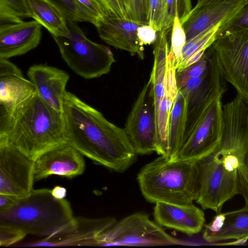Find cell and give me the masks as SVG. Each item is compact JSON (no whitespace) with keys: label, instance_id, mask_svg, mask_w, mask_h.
Wrapping results in <instances>:
<instances>
[{"label":"cell","instance_id":"obj_32","mask_svg":"<svg viewBox=\"0 0 248 248\" xmlns=\"http://www.w3.org/2000/svg\"><path fill=\"white\" fill-rule=\"evenodd\" d=\"M58 8L66 20L74 22H88L91 20L85 14L74 0H46Z\"/></svg>","mask_w":248,"mask_h":248},{"label":"cell","instance_id":"obj_35","mask_svg":"<svg viewBox=\"0 0 248 248\" xmlns=\"http://www.w3.org/2000/svg\"><path fill=\"white\" fill-rule=\"evenodd\" d=\"M128 19L148 24L142 0H120Z\"/></svg>","mask_w":248,"mask_h":248},{"label":"cell","instance_id":"obj_34","mask_svg":"<svg viewBox=\"0 0 248 248\" xmlns=\"http://www.w3.org/2000/svg\"><path fill=\"white\" fill-rule=\"evenodd\" d=\"M96 27L99 22L108 15L95 0H74Z\"/></svg>","mask_w":248,"mask_h":248},{"label":"cell","instance_id":"obj_26","mask_svg":"<svg viewBox=\"0 0 248 248\" xmlns=\"http://www.w3.org/2000/svg\"><path fill=\"white\" fill-rule=\"evenodd\" d=\"M210 70L203 76L190 79L178 90L183 94L186 100L187 113L205 99L209 90Z\"/></svg>","mask_w":248,"mask_h":248},{"label":"cell","instance_id":"obj_13","mask_svg":"<svg viewBox=\"0 0 248 248\" xmlns=\"http://www.w3.org/2000/svg\"><path fill=\"white\" fill-rule=\"evenodd\" d=\"M34 161L35 181L52 175L72 178L82 174L85 169L83 155L66 142L45 151Z\"/></svg>","mask_w":248,"mask_h":248},{"label":"cell","instance_id":"obj_12","mask_svg":"<svg viewBox=\"0 0 248 248\" xmlns=\"http://www.w3.org/2000/svg\"><path fill=\"white\" fill-rule=\"evenodd\" d=\"M117 220L114 217H74L73 221L52 235L18 247L95 246L96 239Z\"/></svg>","mask_w":248,"mask_h":248},{"label":"cell","instance_id":"obj_11","mask_svg":"<svg viewBox=\"0 0 248 248\" xmlns=\"http://www.w3.org/2000/svg\"><path fill=\"white\" fill-rule=\"evenodd\" d=\"M34 161L9 144L0 145V194L22 198L33 190Z\"/></svg>","mask_w":248,"mask_h":248},{"label":"cell","instance_id":"obj_24","mask_svg":"<svg viewBox=\"0 0 248 248\" xmlns=\"http://www.w3.org/2000/svg\"><path fill=\"white\" fill-rule=\"evenodd\" d=\"M32 18L45 27L52 36L69 34L67 20L62 12L46 0H26Z\"/></svg>","mask_w":248,"mask_h":248},{"label":"cell","instance_id":"obj_19","mask_svg":"<svg viewBox=\"0 0 248 248\" xmlns=\"http://www.w3.org/2000/svg\"><path fill=\"white\" fill-rule=\"evenodd\" d=\"M27 75L39 96L55 109L62 112L69 74L62 70L45 64H34Z\"/></svg>","mask_w":248,"mask_h":248},{"label":"cell","instance_id":"obj_4","mask_svg":"<svg viewBox=\"0 0 248 248\" xmlns=\"http://www.w3.org/2000/svg\"><path fill=\"white\" fill-rule=\"evenodd\" d=\"M137 178L142 195L152 203L188 204L199 196L200 182L194 161L170 160L160 155L144 166Z\"/></svg>","mask_w":248,"mask_h":248},{"label":"cell","instance_id":"obj_20","mask_svg":"<svg viewBox=\"0 0 248 248\" xmlns=\"http://www.w3.org/2000/svg\"><path fill=\"white\" fill-rule=\"evenodd\" d=\"M203 238L208 242L248 239V205L238 210L218 213L204 225Z\"/></svg>","mask_w":248,"mask_h":248},{"label":"cell","instance_id":"obj_28","mask_svg":"<svg viewBox=\"0 0 248 248\" xmlns=\"http://www.w3.org/2000/svg\"><path fill=\"white\" fill-rule=\"evenodd\" d=\"M207 50L198 61L180 71H176V81L178 90L190 79L201 77L208 72L211 65V56L209 50Z\"/></svg>","mask_w":248,"mask_h":248},{"label":"cell","instance_id":"obj_18","mask_svg":"<svg viewBox=\"0 0 248 248\" xmlns=\"http://www.w3.org/2000/svg\"><path fill=\"white\" fill-rule=\"evenodd\" d=\"M42 25L35 20L0 26V58L23 55L36 48L42 36Z\"/></svg>","mask_w":248,"mask_h":248},{"label":"cell","instance_id":"obj_23","mask_svg":"<svg viewBox=\"0 0 248 248\" xmlns=\"http://www.w3.org/2000/svg\"><path fill=\"white\" fill-rule=\"evenodd\" d=\"M169 30L163 29L157 31L154 43V61L150 77L153 83L156 120L159 104L165 93L167 59L170 52L167 39Z\"/></svg>","mask_w":248,"mask_h":248},{"label":"cell","instance_id":"obj_10","mask_svg":"<svg viewBox=\"0 0 248 248\" xmlns=\"http://www.w3.org/2000/svg\"><path fill=\"white\" fill-rule=\"evenodd\" d=\"M124 129L137 155L157 152V122L153 83L151 77L135 102Z\"/></svg>","mask_w":248,"mask_h":248},{"label":"cell","instance_id":"obj_17","mask_svg":"<svg viewBox=\"0 0 248 248\" xmlns=\"http://www.w3.org/2000/svg\"><path fill=\"white\" fill-rule=\"evenodd\" d=\"M141 25L128 18L108 15L99 22L96 28L99 37L107 44L143 59V45L137 36L138 29Z\"/></svg>","mask_w":248,"mask_h":248},{"label":"cell","instance_id":"obj_2","mask_svg":"<svg viewBox=\"0 0 248 248\" xmlns=\"http://www.w3.org/2000/svg\"><path fill=\"white\" fill-rule=\"evenodd\" d=\"M64 142L63 112L47 104L37 92L10 115L0 117V145H11L32 160Z\"/></svg>","mask_w":248,"mask_h":248},{"label":"cell","instance_id":"obj_3","mask_svg":"<svg viewBox=\"0 0 248 248\" xmlns=\"http://www.w3.org/2000/svg\"><path fill=\"white\" fill-rule=\"evenodd\" d=\"M223 79L217 63H212L208 94L187 113L185 141L175 159L197 162L219 145L223 128L222 99L227 91Z\"/></svg>","mask_w":248,"mask_h":248},{"label":"cell","instance_id":"obj_27","mask_svg":"<svg viewBox=\"0 0 248 248\" xmlns=\"http://www.w3.org/2000/svg\"><path fill=\"white\" fill-rule=\"evenodd\" d=\"M32 17L26 0H0V24L22 22Z\"/></svg>","mask_w":248,"mask_h":248},{"label":"cell","instance_id":"obj_40","mask_svg":"<svg viewBox=\"0 0 248 248\" xmlns=\"http://www.w3.org/2000/svg\"><path fill=\"white\" fill-rule=\"evenodd\" d=\"M51 191L52 195L58 199H64L66 196L67 191L66 188L61 186H57Z\"/></svg>","mask_w":248,"mask_h":248},{"label":"cell","instance_id":"obj_8","mask_svg":"<svg viewBox=\"0 0 248 248\" xmlns=\"http://www.w3.org/2000/svg\"><path fill=\"white\" fill-rule=\"evenodd\" d=\"M209 48L223 79L248 105V32L221 34Z\"/></svg>","mask_w":248,"mask_h":248},{"label":"cell","instance_id":"obj_1","mask_svg":"<svg viewBox=\"0 0 248 248\" xmlns=\"http://www.w3.org/2000/svg\"><path fill=\"white\" fill-rule=\"evenodd\" d=\"M62 112L65 141L82 155L120 173L135 162L137 154L124 129L75 94L66 91Z\"/></svg>","mask_w":248,"mask_h":248},{"label":"cell","instance_id":"obj_15","mask_svg":"<svg viewBox=\"0 0 248 248\" xmlns=\"http://www.w3.org/2000/svg\"><path fill=\"white\" fill-rule=\"evenodd\" d=\"M36 93L30 79L8 59L0 58V117L10 115Z\"/></svg>","mask_w":248,"mask_h":248},{"label":"cell","instance_id":"obj_37","mask_svg":"<svg viewBox=\"0 0 248 248\" xmlns=\"http://www.w3.org/2000/svg\"><path fill=\"white\" fill-rule=\"evenodd\" d=\"M108 15L128 18L120 0H95Z\"/></svg>","mask_w":248,"mask_h":248},{"label":"cell","instance_id":"obj_39","mask_svg":"<svg viewBox=\"0 0 248 248\" xmlns=\"http://www.w3.org/2000/svg\"><path fill=\"white\" fill-rule=\"evenodd\" d=\"M19 199L13 196L0 194V212H4L13 207Z\"/></svg>","mask_w":248,"mask_h":248},{"label":"cell","instance_id":"obj_6","mask_svg":"<svg viewBox=\"0 0 248 248\" xmlns=\"http://www.w3.org/2000/svg\"><path fill=\"white\" fill-rule=\"evenodd\" d=\"M67 36H52L70 68L85 79L108 74L115 62L109 47L91 41L76 22L67 20Z\"/></svg>","mask_w":248,"mask_h":248},{"label":"cell","instance_id":"obj_30","mask_svg":"<svg viewBox=\"0 0 248 248\" xmlns=\"http://www.w3.org/2000/svg\"><path fill=\"white\" fill-rule=\"evenodd\" d=\"M240 31L248 32V2L233 17L220 25L216 38L221 34Z\"/></svg>","mask_w":248,"mask_h":248},{"label":"cell","instance_id":"obj_21","mask_svg":"<svg viewBox=\"0 0 248 248\" xmlns=\"http://www.w3.org/2000/svg\"><path fill=\"white\" fill-rule=\"evenodd\" d=\"M176 70L173 57L169 52L167 59L165 93L159 104L156 120L158 138L156 153L162 156L165 155L167 149L170 114L178 92L175 77Z\"/></svg>","mask_w":248,"mask_h":248},{"label":"cell","instance_id":"obj_38","mask_svg":"<svg viewBox=\"0 0 248 248\" xmlns=\"http://www.w3.org/2000/svg\"><path fill=\"white\" fill-rule=\"evenodd\" d=\"M138 37L143 45L154 44L157 38V31L148 24H142L137 31Z\"/></svg>","mask_w":248,"mask_h":248},{"label":"cell","instance_id":"obj_5","mask_svg":"<svg viewBox=\"0 0 248 248\" xmlns=\"http://www.w3.org/2000/svg\"><path fill=\"white\" fill-rule=\"evenodd\" d=\"M74 217L67 200L58 199L50 189L42 188L33 189L13 207L0 212V225L45 238L67 225Z\"/></svg>","mask_w":248,"mask_h":248},{"label":"cell","instance_id":"obj_29","mask_svg":"<svg viewBox=\"0 0 248 248\" xmlns=\"http://www.w3.org/2000/svg\"><path fill=\"white\" fill-rule=\"evenodd\" d=\"M192 9L191 0H166V13L163 29H170L175 17L181 21Z\"/></svg>","mask_w":248,"mask_h":248},{"label":"cell","instance_id":"obj_16","mask_svg":"<svg viewBox=\"0 0 248 248\" xmlns=\"http://www.w3.org/2000/svg\"><path fill=\"white\" fill-rule=\"evenodd\" d=\"M153 215L155 222L160 226L173 229L189 236L199 233L205 221L203 211L192 203L177 204L157 202Z\"/></svg>","mask_w":248,"mask_h":248},{"label":"cell","instance_id":"obj_36","mask_svg":"<svg viewBox=\"0 0 248 248\" xmlns=\"http://www.w3.org/2000/svg\"><path fill=\"white\" fill-rule=\"evenodd\" d=\"M27 234L17 228L0 225V246L9 247L24 239Z\"/></svg>","mask_w":248,"mask_h":248},{"label":"cell","instance_id":"obj_7","mask_svg":"<svg viewBox=\"0 0 248 248\" xmlns=\"http://www.w3.org/2000/svg\"><path fill=\"white\" fill-rule=\"evenodd\" d=\"M144 212L132 214L101 233L95 246H162L182 245Z\"/></svg>","mask_w":248,"mask_h":248},{"label":"cell","instance_id":"obj_31","mask_svg":"<svg viewBox=\"0 0 248 248\" xmlns=\"http://www.w3.org/2000/svg\"><path fill=\"white\" fill-rule=\"evenodd\" d=\"M186 42L185 31L182 26L180 20L177 16H176L172 26L171 45L170 49V52L173 57L174 66L176 69L180 62L183 49Z\"/></svg>","mask_w":248,"mask_h":248},{"label":"cell","instance_id":"obj_33","mask_svg":"<svg viewBox=\"0 0 248 248\" xmlns=\"http://www.w3.org/2000/svg\"><path fill=\"white\" fill-rule=\"evenodd\" d=\"M165 13L166 0H149L147 23L157 32L162 29Z\"/></svg>","mask_w":248,"mask_h":248},{"label":"cell","instance_id":"obj_14","mask_svg":"<svg viewBox=\"0 0 248 248\" xmlns=\"http://www.w3.org/2000/svg\"><path fill=\"white\" fill-rule=\"evenodd\" d=\"M248 2V0H229L215 4L197 3L181 21L186 42L228 21Z\"/></svg>","mask_w":248,"mask_h":248},{"label":"cell","instance_id":"obj_22","mask_svg":"<svg viewBox=\"0 0 248 248\" xmlns=\"http://www.w3.org/2000/svg\"><path fill=\"white\" fill-rule=\"evenodd\" d=\"M187 119V104L183 94L178 91L170 114L167 146L164 156L175 160L185 141Z\"/></svg>","mask_w":248,"mask_h":248},{"label":"cell","instance_id":"obj_41","mask_svg":"<svg viewBox=\"0 0 248 248\" xmlns=\"http://www.w3.org/2000/svg\"><path fill=\"white\" fill-rule=\"evenodd\" d=\"M229 0H198L197 4H215Z\"/></svg>","mask_w":248,"mask_h":248},{"label":"cell","instance_id":"obj_25","mask_svg":"<svg viewBox=\"0 0 248 248\" xmlns=\"http://www.w3.org/2000/svg\"><path fill=\"white\" fill-rule=\"evenodd\" d=\"M220 25L210 29L186 42L176 71H180L197 62L216 39Z\"/></svg>","mask_w":248,"mask_h":248},{"label":"cell","instance_id":"obj_42","mask_svg":"<svg viewBox=\"0 0 248 248\" xmlns=\"http://www.w3.org/2000/svg\"><path fill=\"white\" fill-rule=\"evenodd\" d=\"M142 1L147 16L149 0H142Z\"/></svg>","mask_w":248,"mask_h":248},{"label":"cell","instance_id":"obj_9","mask_svg":"<svg viewBox=\"0 0 248 248\" xmlns=\"http://www.w3.org/2000/svg\"><path fill=\"white\" fill-rule=\"evenodd\" d=\"M200 191L196 202L203 209L219 213L225 202L238 194L235 174L214 153L196 162Z\"/></svg>","mask_w":248,"mask_h":248}]
</instances>
